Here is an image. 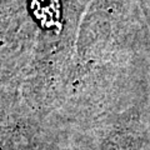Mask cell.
Returning <instances> with one entry per match:
<instances>
[{
	"mask_svg": "<svg viewBox=\"0 0 150 150\" xmlns=\"http://www.w3.org/2000/svg\"><path fill=\"white\" fill-rule=\"evenodd\" d=\"M31 11L40 25L45 29L60 30V3L59 0H31Z\"/></svg>",
	"mask_w": 150,
	"mask_h": 150,
	"instance_id": "6da1fadb",
	"label": "cell"
}]
</instances>
